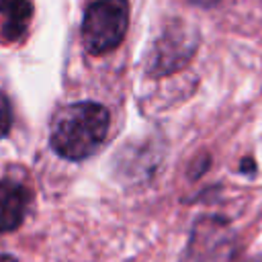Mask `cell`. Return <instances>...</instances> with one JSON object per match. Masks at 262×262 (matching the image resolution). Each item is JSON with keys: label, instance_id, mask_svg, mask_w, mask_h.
<instances>
[{"label": "cell", "instance_id": "obj_1", "mask_svg": "<svg viewBox=\"0 0 262 262\" xmlns=\"http://www.w3.org/2000/svg\"><path fill=\"white\" fill-rule=\"evenodd\" d=\"M108 131V111L98 102H74L59 108L49 127V141L55 154L80 162L102 145Z\"/></svg>", "mask_w": 262, "mask_h": 262}, {"label": "cell", "instance_id": "obj_2", "mask_svg": "<svg viewBox=\"0 0 262 262\" xmlns=\"http://www.w3.org/2000/svg\"><path fill=\"white\" fill-rule=\"evenodd\" d=\"M129 25V6L127 0H96L92 2L82 18V43L84 49L92 55L106 53L115 49Z\"/></svg>", "mask_w": 262, "mask_h": 262}, {"label": "cell", "instance_id": "obj_3", "mask_svg": "<svg viewBox=\"0 0 262 262\" xmlns=\"http://www.w3.org/2000/svg\"><path fill=\"white\" fill-rule=\"evenodd\" d=\"M29 192L12 180H0V233L16 229L27 213Z\"/></svg>", "mask_w": 262, "mask_h": 262}, {"label": "cell", "instance_id": "obj_4", "mask_svg": "<svg viewBox=\"0 0 262 262\" xmlns=\"http://www.w3.org/2000/svg\"><path fill=\"white\" fill-rule=\"evenodd\" d=\"M0 16H2V37L8 41H16L23 37L31 20V2L0 0Z\"/></svg>", "mask_w": 262, "mask_h": 262}, {"label": "cell", "instance_id": "obj_5", "mask_svg": "<svg viewBox=\"0 0 262 262\" xmlns=\"http://www.w3.org/2000/svg\"><path fill=\"white\" fill-rule=\"evenodd\" d=\"M12 123V113H10V104L6 100L4 94H0V137H4L10 129Z\"/></svg>", "mask_w": 262, "mask_h": 262}, {"label": "cell", "instance_id": "obj_6", "mask_svg": "<svg viewBox=\"0 0 262 262\" xmlns=\"http://www.w3.org/2000/svg\"><path fill=\"white\" fill-rule=\"evenodd\" d=\"M248 168H256V164L252 160H244L242 162V170H248Z\"/></svg>", "mask_w": 262, "mask_h": 262}, {"label": "cell", "instance_id": "obj_7", "mask_svg": "<svg viewBox=\"0 0 262 262\" xmlns=\"http://www.w3.org/2000/svg\"><path fill=\"white\" fill-rule=\"evenodd\" d=\"M248 262H262V254H258V256H254V258H250Z\"/></svg>", "mask_w": 262, "mask_h": 262}, {"label": "cell", "instance_id": "obj_8", "mask_svg": "<svg viewBox=\"0 0 262 262\" xmlns=\"http://www.w3.org/2000/svg\"><path fill=\"white\" fill-rule=\"evenodd\" d=\"M196 2H201V4H209V2H215V0H196Z\"/></svg>", "mask_w": 262, "mask_h": 262}, {"label": "cell", "instance_id": "obj_9", "mask_svg": "<svg viewBox=\"0 0 262 262\" xmlns=\"http://www.w3.org/2000/svg\"><path fill=\"white\" fill-rule=\"evenodd\" d=\"M2 262H6V260H2Z\"/></svg>", "mask_w": 262, "mask_h": 262}]
</instances>
